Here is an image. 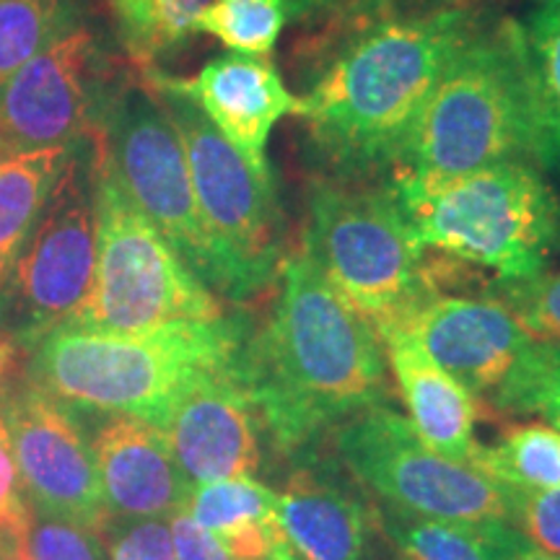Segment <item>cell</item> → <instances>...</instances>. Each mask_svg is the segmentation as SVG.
<instances>
[{"instance_id":"obj_1","label":"cell","mask_w":560,"mask_h":560,"mask_svg":"<svg viewBox=\"0 0 560 560\" xmlns=\"http://www.w3.org/2000/svg\"><path fill=\"white\" fill-rule=\"evenodd\" d=\"M240 376L272 446L285 454L387 405L392 392L380 332L304 247L280 265L272 312L244 340Z\"/></svg>"},{"instance_id":"obj_2","label":"cell","mask_w":560,"mask_h":560,"mask_svg":"<svg viewBox=\"0 0 560 560\" xmlns=\"http://www.w3.org/2000/svg\"><path fill=\"white\" fill-rule=\"evenodd\" d=\"M480 26L472 9H418L342 42L322 62L299 115L330 179L389 172L420 104Z\"/></svg>"},{"instance_id":"obj_3","label":"cell","mask_w":560,"mask_h":560,"mask_svg":"<svg viewBox=\"0 0 560 560\" xmlns=\"http://www.w3.org/2000/svg\"><path fill=\"white\" fill-rule=\"evenodd\" d=\"M244 322H174L149 332H96L60 325L32 348L30 380L66 402L166 423L182 395L240 369Z\"/></svg>"},{"instance_id":"obj_4","label":"cell","mask_w":560,"mask_h":560,"mask_svg":"<svg viewBox=\"0 0 560 560\" xmlns=\"http://www.w3.org/2000/svg\"><path fill=\"white\" fill-rule=\"evenodd\" d=\"M503 161H537L516 21L480 24L454 52L387 174L433 179Z\"/></svg>"},{"instance_id":"obj_5","label":"cell","mask_w":560,"mask_h":560,"mask_svg":"<svg viewBox=\"0 0 560 560\" xmlns=\"http://www.w3.org/2000/svg\"><path fill=\"white\" fill-rule=\"evenodd\" d=\"M410 240L423 252L520 280L560 249V200L529 161L433 179H389Z\"/></svg>"},{"instance_id":"obj_6","label":"cell","mask_w":560,"mask_h":560,"mask_svg":"<svg viewBox=\"0 0 560 560\" xmlns=\"http://www.w3.org/2000/svg\"><path fill=\"white\" fill-rule=\"evenodd\" d=\"M94 140L96 265L91 289L62 325L96 332H149L174 322L226 317L208 289L140 213L117 179L100 130Z\"/></svg>"},{"instance_id":"obj_7","label":"cell","mask_w":560,"mask_h":560,"mask_svg":"<svg viewBox=\"0 0 560 560\" xmlns=\"http://www.w3.org/2000/svg\"><path fill=\"white\" fill-rule=\"evenodd\" d=\"M301 247L376 332L400 325L439 293L431 262L410 240L387 187L319 177L310 187Z\"/></svg>"},{"instance_id":"obj_8","label":"cell","mask_w":560,"mask_h":560,"mask_svg":"<svg viewBox=\"0 0 560 560\" xmlns=\"http://www.w3.org/2000/svg\"><path fill=\"white\" fill-rule=\"evenodd\" d=\"M96 130L140 213L210 291L240 301L234 272L202 223L182 140L140 73L107 96Z\"/></svg>"},{"instance_id":"obj_9","label":"cell","mask_w":560,"mask_h":560,"mask_svg":"<svg viewBox=\"0 0 560 560\" xmlns=\"http://www.w3.org/2000/svg\"><path fill=\"white\" fill-rule=\"evenodd\" d=\"M182 140L198 210L234 272L240 301L276 283L283 265V215L270 172H257L187 96L153 89Z\"/></svg>"},{"instance_id":"obj_10","label":"cell","mask_w":560,"mask_h":560,"mask_svg":"<svg viewBox=\"0 0 560 560\" xmlns=\"http://www.w3.org/2000/svg\"><path fill=\"white\" fill-rule=\"evenodd\" d=\"M96 265L94 140L73 145L30 240L0 285V332L34 348L73 317Z\"/></svg>"},{"instance_id":"obj_11","label":"cell","mask_w":560,"mask_h":560,"mask_svg":"<svg viewBox=\"0 0 560 560\" xmlns=\"http://www.w3.org/2000/svg\"><path fill=\"white\" fill-rule=\"evenodd\" d=\"M335 444L342 467L384 503L441 522H506L501 482L465 462L441 457L389 405L338 425Z\"/></svg>"},{"instance_id":"obj_12","label":"cell","mask_w":560,"mask_h":560,"mask_svg":"<svg viewBox=\"0 0 560 560\" xmlns=\"http://www.w3.org/2000/svg\"><path fill=\"white\" fill-rule=\"evenodd\" d=\"M0 412L30 506L102 537L109 514L94 450L58 397L30 380L3 389Z\"/></svg>"},{"instance_id":"obj_13","label":"cell","mask_w":560,"mask_h":560,"mask_svg":"<svg viewBox=\"0 0 560 560\" xmlns=\"http://www.w3.org/2000/svg\"><path fill=\"white\" fill-rule=\"evenodd\" d=\"M104 102L100 47L81 26L0 89V159L81 143L100 125Z\"/></svg>"},{"instance_id":"obj_14","label":"cell","mask_w":560,"mask_h":560,"mask_svg":"<svg viewBox=\"0 0 560 560\" xmlns=\"http://www.w3.org/2000/svg\"><path fill=\"white\" fill-rule=\"evenodd\" d=\"M140 79L187 96L257 172H270L265 151L278 120L299 115V96L291 94L268 55H219L192 79L140 68Z\"/></svg>"},{"instance_id":"obj_15","label":"cell","mask_w":560,"mask_h":560,"mask_svg":"<svg viewBox=\"0 0 560 560\" xmlns=\"http://www.w3.org/2000/svg\"><path fill=\"white\" fill-rule=\"evenodd\" d=\"M387 330L408 332L429 359L470 395L493 397L532 338L506 306L482 296L436 293L408 319Z\"/></svg>"},{"instance_id":"obj_16","label":"cell","mask_w":560,"mask_h":560,"mask_svg":"<svg viewBox=\"0 0 560 560\" xmlns=\"http://www.w3.org/2000/svg\"><path fill=\"white\" fill-rule=\"evenodd\" d=\"M161 431L192 486L252 478L262 465V423L240 369L192 384Z\"/></svg>"},{"instance_id":"obj_17","label":"cell","mask_w":560,"mask_h":560,"mask_svg":"<svg viewBox=\"0 0 560 560\" xmlns=\"http://www.w3.org/2000/svg\"><path fill=\"white\" fill-rule=\"evenodd\" d=\"M91 450L109 520H172L185 511L195 486L153 423L132 416L109 418Z\"/></svg>"},{"instance_id":"obj_18","label":"cell","mask_w":560,"mask_h":560,"mask_svg":"<svg viewBox=\"0 0 560 560\" xmlns=\"http://www.w3.org/2000/svg\"><path fill=\"white\" fill-rule=\"evenodd\" d=\"M278 524L299 560H380L389 548L376 514L335 470H299L278 493Z\"/></svg>"},{"instance_id":"obj_19","label":"cell","mask_w":560,"mask_h":560,"mask_svg":"<svg viewBox=\"0 0 560 560\" xmlns=\"http://www.w3.org/2000/svg\"><path fill=\"white\" fill-rule=\"evenodd\" d=\"M389 371L410 412L412 429L441 457L472 467L480 444L475 441L478 402L457 380L429 359L423 348L402 330H382Z\"/></svg>"},{"instance_id":"obj_20","label":"cell","mask_w":560,"mask_h":560,"mask_svg":"<svg viewBox=\"0 0 560 560\" xmlns=\"http://www.w3.org/2000/svg\"><path fill=\"white\" fill-rule=\"evenodd\" d=\"M185 511L231 560H270L285 542L278 524V493L255 478L195 486Z\"/></svg>"},{"instance_id":"obj_21","label":"cell","mask_w":560,"mask_h":560,"mask_svg":"<svg viewBox=\"0 0 560 560\" xmlns=\"http://www.w3.org/2000/svg\"><path fill=\"white\" fill-rule=\"evenodd\" d=\"M537 164L560 174V0H542L520 24Z\"/></svg>"},{"instance_id":"obj_22","label":"cell","mask_w":560,"mask_h":560,"mask_svg":"<svg viewBox=\"0 0 560 560\" xmlns=\"http://www.w3.org/2000/svg\"><path fill=\"white\" fill-rule=\"evenodd\" d=\"M70 151L73 145L0 159V285L30 240Z\"/></svg>"},{"instance_id":"obj_23","label":"cell","mask_w":560,"mask_h":560,"mask_svg":"<svg viewBox=\"0 0 560 560\" xmlns=\"http://www.w3.org/2000/svg\"><path fill=\"white\" fill-rule=\"evenodd\" d=\"M472 467L501 486L560 488V431L545 420L511 425L493 446H480Z\"/></svg>"},{"instance_id":"obj_24","label":"cell","mask_w":560,"mask_h":560,"mask_svg":"<svg viewBox=\"0 0 560 560\" xmlns=\"http://www.w3.org/2000/svg\"><path fill=\"white\" fill-rule=\"evenodd\" d=\"M81 0H0V89L42 50L81 30Z\"/></svg>"},{"instance_id":"obj_25","label":"cell","mask_w":560,"mask_h":560,"mask_svg":"<svg viewBox=\"0 0 560 560\" xmlns=\"http://www.w3.org/2000/svg\"><path fill=\"white\" fill-rule=\"evenodd\" d=\"M376 514L397 560H486L472 524L429 520L384 501Z\"/></svg>"},{"instance_id":"obj_26","label":"cell","mask_w":560,"mask_h":560,"mask_svg":"<svg viewBox=\"0 0 560 560\" xmlns=\"http://www.w3.org/2000/svg\"><path fill=\"white\" fill-rule=\"evenodd\" d=\"M285 24V0H213L198 19V34H210L231 52L268 55Z\"/></svg>"},{"instance_id":"obj_27","label":"cell","mask_w":560,"mask_h":560,"mask_svg":"<svg viewBox=\"0 0 560 560\" xmlns=\"http://www.w3.org/2000/svg\"><path fill=\"white\" fill-rule=\"evenodd\" d=\"M490 400L501 410L540 416L560 431V348L532 340Z\"/></svg>"},{"instance_id":"obj_28","label":"cell","mask_w":560,"mask_h":560,"mask_svg":"<svg viewBox=\"0 0 560 560\" xmlns=\"http://www.w3.org/2000/svg\"><path fill=\"white\" fill-rule=\"evenodd\" d=\"M482 296L506 306L532 340L560 348V270H540L529 278H490Z\"/></svg>"},{"instance_id":"obj_29","label":"cell","mask_w":560,"mask_h":560,"mask_svg":"<svg viewBox=\"0 0 560 560\" xmlns=\"http://www.w3.org/2000/svg\"><path fill=\"white\" fill-rule=\"evenodd\" d=\"M213 0H149L130 32L122 34L130 58L149 68L161 55L177 50L198 34V19Z\"/></svg>"},{"instance_id":"obj_30","label":"cell","mask_w":560,"mask_h":560,"mask_svg":"<svg viewBox=\"0 0 560 560\" xmlns=\"http://www.w3.org/2000/svg\"><path fill=\"white\" fill-rule=\"evenodd\" d=\"M425 0H335L330 11L322 19V26L304 39L310 58H322L338 50L342 42L353 39L355 34L382 24V21L400 16V13L423 9Z\"/></svg>"},{"instance_id":"obj_31","label":"cell","mask_w":560,"mask_h":560,"mask_svg":"<svg viewBox=\"0 0 560 560\" xmlns=\"http://www.w3.org/2000/svg\"><path fill=\"white\" fill-rule=\"evenodd\" d=\"M503 490H506V524L537 548L560 556V488L503 486Z\"/></svg>"},{"instance_id":"obj_32","label":"cell","mask_w":560,"mask_h":560,"mask_svg":"<svg viewBox=\"0 0 560 560\" xmlns=\"http://www.w3.org/2000/svg\"><path fill=\"white\" fill-rule=\"evenodd\" d=\"M109 560H174L166 520H109L102 532Z\"/></svg>"},{"instance_id":"obj_33","label":"cell","mask_w":560,"mask_h":560,"mask_svg":"<svg viewBox=\"0 0 560 560\" xmlns=\"http://www.w3.org/2000/svg\"><path fill=\"white\" fill-rule=\"evenodd\" d=\"M102 537L75 524L34 514L30 529L32 560H102Z\"/></svg>"},{"instance_id":"obj_34","label":"cell","mask_w":560,"mask_h":560,"mask_svg":"<svg viewBox=\"0 0 560 560\" xmlns=\"http://www.w3.org/2000/svg\"><path fill=\"white\" fill-rule=\"evenodd\" d=\"M32 520V506L21 488L11 439L5 431L3 412H0V535L13 537V540H30Z\"/></svg>"},{"instance_id":"obj_35","label":"cell","mask_w":560,"mask_h":560,"mask_svg":"<svg viewBox=\"0 0 560 560\" xmlns=\"http://www.w3.org/2000/svg\"><path fill=\"white\" fill-rule=\"evenodd\" d=\"M472 527L486 560H560L556 552L537 548L506 522H486Z\"/></svg>"},{"instance_id":"obj_36","label":"cell","mask_w":560,"mask_h":560,"mask_svg":"<svg viewBox=\"0 0 560 560\" xmlns=\"http://www.w3.org/2000/svg\"><path fill=\"white\" fill-rule=\"evenodd\" d=\"M170 529L174 542V560H231L226 550L200 524H195L187 511H177L172 516Z\"/></svg>"},{"instance_id":"obj_37","label":"cell","mask_w":560,"mask_h":560,"mask_svg":"<svg viewBox=\"0 0 560 560\" xmlns=\"http://www.w3.org/2000/svg\"><path fill=\"white\" fill-rule=\"evenodd\" d=\"M21 353H24V348L0 332V392L9 387L13 376L19 374Z\"/></svg>"},{"instance_id":"obj_38","label":"cell","mask_w":560,"mask_h":560,"mask_svg":"<svg viewBox=\"0 0 560 560\" xmlns=\"http://www.w3.org/2000/svg\"><path fill=\"white\" fill-rule=\"evenodd\" d=\"M335 0H285V11H289V21L293 24H306V21H314L325 16L330 11Z\"/></svg>"},{"instance_id":"obj_39","label":"cell","mask_w":560,"mask_h":560,"mask_svg":"<svg viewBox=\"0 0 560 560\" xmlns=\"http://www.w3.org/2000/svg\"><path fill=\"white\" fill-rule=\"evenodd\" d=\"M107 3H109V9L115 11L117 24H120V34H125L132 30V24H136L140 11L145 9V3H149V0H107Z\"/></svg>"},{"instance_id":"obj_40","label":"cell","mask_w":560,"mask_h":560,"mask_svg":"<svg viewBox=\"0 0 560 560\" xmlns=\"http://www.w3.org/2000/svg\"><path fill=\"white\" fill-rule=\"evenodd\" d=\"M475 0H425L423 9H470Z\"/></svg>"},{"instance_id":"obj_41","label":"cell","mask_w":560,"mask_h":560,"mask_svg":"<svg viewBox=\"0 0 560 560\" xmlns=\"http://www.w3.org/2000/svg\"><path fill=\"white\" fill-rule=\"evenodd\" d=\"M270 560H299L296 556H293V550L289 548V542H280L276 552H272Z\"/></svg>"}]
</instances>
